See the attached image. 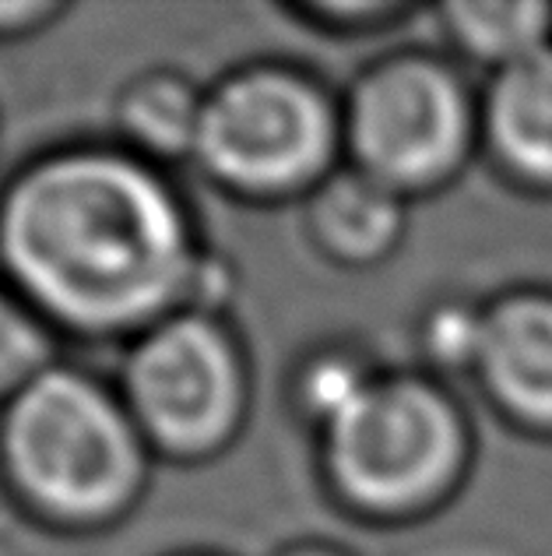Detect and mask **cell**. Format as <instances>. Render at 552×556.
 Here are the masks:
<instances>
[{"label": "cell", "mask_w": 552, "mask_h": 556, "mask_svg": "<svg viewBox=\"0 0 552 556\" xmlns=\"http://www.w3.org/2000/svg\"><path fill=\"white\" fill-rule=\"evenodd\" d=\"M370 384L362 380L348 363H321L313 374H310V384H307V399L310 405L321 413L328 422L334 416H342L348 405H352L362 391Z\"/></svg>", "instance_id": "cell-12"}, {"label": "cell", "mask_w": 552, "mask_h": 556, "mask_svg": "<svg viewBox=\"0 0 552 556\" xmlns=\"http://www.w3.org/2000/svg\"><path fill=\"white\" fill-rule=\"evenodd\" d=\"M127 116L138 127V135H144L158 149H180L191 138L197 141L201 113H194L191 96L172 81L141 85L127 102Z\"/></svg>", "instance_id": "cell-11"}, {"label": "cell", "mask_w": 552, "mask_h": 556, "mask_svg": "<svg viewBox=\"0 0 552 556\" xmlns=\"http://www.w3.org/2000/svg\"><path fill=\"white\" fill-rule=\"evenodd\" d=\"M4 257L25 289L75 325H127L172 296L187 265L166 187L110 155H70L14 187Z\"/></svg>", "instance_id": "cell-1"}, {"label": "cell", "mask_w": 552, "mask_h": 556, "mask_svg": "<svg viewBox=\"0 0 552 556\" xmlns=\"http://www.w3.org/2000/svg\"><path fill=\"white\" fill-rule=\"evenodd\" d=\"M8 451L33 496L78 515L110 507L134 468L124 419L78 374H42L18 394Z\"/></svg>", "instance_id": "cell-2"}, {"label": "cell", "mask_w": 552, "mask_h": 556, "mask_svg": "<svg viewBox=\"0 0 552 556\" xmlns=\"http://www.w3.org/2000/svg\"><path fill=\"white\" fill-rule=\"evenodd\" d=\"M464 102L440 67L398 64L362 85L356 144L367 166L390 180H426L458 155Z\"/></svg>", "instance_id": "cell-6"}, {"label": "cell", "mask_w": 552, "mask_h": 556, "mask_svg": "<svg viewBox=\"0 0 552 556\" xmlns=\"http://www.w3.org/2000/svg\"><path fill=\"white\" fill-rule=\"evenodd\" d=\"M130 391L163 441L201 447L215 441L236 408V367L222 334L201 320H172L130 363Z\"/></svg>", "instance_id": "cell-5"}, {"label": "cell", "mask_w": 552, "mask_h": 556, "mask_svg": "<svg viewBox=\"0 0 552 556\" xmlns=\"http://www.w3.org/2000/svg\"><path fill=\"white\" fill-rule=\"evenodd\" d=\"M483 328L486 325H475L468 314H444L433 328V349L450 359H464L472 353H483Z\"/></svg>", "instance_id": "cell-14"}, {"label": "cell", "mask_w": 552, "mask_h": 556, "mask_svg": "<svg viewBox=\"0 0 552 556\" xmlns=\"http://www.w3.org/2000/svg\"><path fill=\"white\" fill-rule=\"evenodd\" d=\"M478 356L521 416L552 422V303H511L492 314Z\"/></svg>", "instance_id": "cell-7"}, {"label": "cell", "mask_w": 552, "mask_h": 556, "mask_svg": "<svg viewBox=\"0 0 552 556\" xmlns=\"http://www.w3.org/2000/svg\"><path fill=\"white\" fill-rule=\"evenodd\" d=\"M454 33L461 42L483 56L500 61H525L542 36V4H458L450 8Z\"/></svg>", "instance_id": "cell-10"}, {"label": "cell", "mask_w": 552, "mask_h": 556, "mask_svg": "<svg viewBox=\"0 0 552 556\" xmlns=\"http://www.w3.org/2000/svg\"><path fill=\"white\" fill-rule=\"evenodd\" d=\"M36 356H39V339L33 325L11 303L0 300V384L18 377Z\"/></svg>", "instance_id": "cell-13"}, {"label": "cell", "mask_w": 552, "mask_h": 556, "mask_svg": "<svg viewBox=\"0 0 552 556\" xmlns=\"http://www.w3.org/2000/svg\"><path fill=\"white\" fill-rule=\"evenodd\" d=\"M492 130L503 155L535 177H552V56L511 64L492 96Z\"/></svg>", "instance_id": "cell-8"}, {"label": "cell", "mask_w": 552, "mask_h": 556, "mask_svg": "<svg viewBox=\"0 0 552 556\" xmlns=\"http://www.w3.org/2000/svg\"><path fill=\"white\" fill-rule=\"evenodd\" d=\"M321 226L334 247L348 254H370L395 237L398 204L376 184L338 180L321 201Z\"/></svg>", "instance_id": "cell-9"}, {"label": "cell", "mask_w": 552, "mask_h": 556, "mask_svg": "<svg viewBox=\"0 0 552 556\" xmlns=\"http://www.w3.org/2000/svg\"><path fill=\"white\" fill-rule=\"evenodd\" d=\"M328 430L342 486L373 507L415 504L458 455L447 405L419 384H370Z\"/></svg>", "instance_id": "cell-3"}, {"label": "cell", "mask_w": 552, "mask_h": 556, "mask_svg": "<svg viewBox=\"0 0 552 556\" xmlns=\"http://www.w3.org/2000/svg\"><path fill=\"white\" fill-rule=\"evenodd\" d=\"M201 155L246 187H282L321 163L328 116L307 85L279 75L229 81L197 124Z\"/></svg>", "instance_id": "cell-4"}]
</instances>
